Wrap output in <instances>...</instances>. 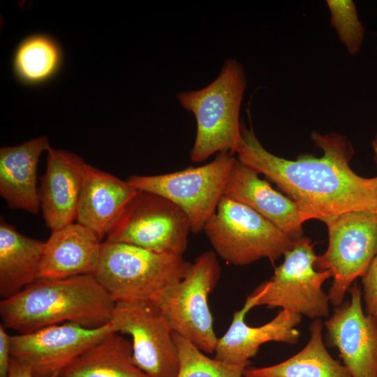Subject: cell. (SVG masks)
<instances>
[{"label":"cell","mask_w":377,"mask_h":377,"mask_svg":"<svg viewBox=\"0 0 377 377\" xmlns=\"http://www.w3.org/2000/svg\"><path fill=\"white\" fill-rule=\"evenodd\" d=\"M311 140L322 149L321 157L302 154L288 160L267 151L253 129L242 123L235 153L241 162L276 184L296 204L304 221L326 223L346 212L375 211L377 177H363L350 168L354 150L347 138L313 131Z\"/></svg>","instance_id":"1"},{"label":"cell","mask_w":377,"mask_h":377,"mask_svg":"<svg viewBox=\"0 0 377 377\" xmlns=\"http://www.w3.org/2000/svg\"><path fill=\"white\" fill-rule=\"evenodd\" d=\"M115 303L93 274L38 279L3 299L0 315L18 334L65 323L96 328L110 322Z\"/></svg>","instance_id":"2"},{"label":"cell","mask_w":377,"mask_h":377,"mask_svg":"<svg viewBox=\"0 0 377 377\" xmlns=\"http://www.w3.org/2000/svg\"><path fill=\"white\" fill-rule=\"evenodd\" d=\"M243 66L227 59L217 77L206 87L180 92V105L196 121V135L190 152L191 160L200 163L214 154H235L241 135L239 113L246 89Z\"/></svg>","instance_id":"3"},{"label":"cell","mask_w":377,"mask_h":377,"mask_svg":"<svg viewBox=\"0 0 377 377\" xmlns=\"http://www.w3.org/2000/svg\"><path fill=\"white\" fill-rule=\"evenodd\" d=\"M190 265L183 256L105 240L94 276L115 302L151 301L179 281Z\"/></svg>","instance_id":"4"},{"label":"cell","mask_w":377,"mask_h":377,"mask_svg":"<svg viewBox=\"0 0 377 377\" xmlns=\"http://www.w3.org/2000/svg\"><path fill=\"white\" fill-rule=\"evenodd\" d=\"M203 232L215 253L236 266L263 258L275 260L295 243L255 210L224 195Z\"/></svg>","instance_id":"5"},{"label":"cell","mask_w":377,"mask_h":377,"mask_svg":"<svg viewBox=\"0 0 377 377\" xmlns=\"http://www.w3.org/2000/svg\"><path fill=\"white\" fill-rule=\"evenodd\" d=\"M214 251L200 255L185 276L152 300L169 321L175 333L188 339L204 353L215 351L218 338L208 296L221 276Z\"/></svg>","instance_id":"6"},{"label":"cell","mask_w":377,"mask_h":377,"mask_svg":"<svg viewBox=\"0 0 377 377\" xmlns=\"http://www.w3.org/2000/svg\"><path fill=\"white\" fill-rule=\"evenodd\" d=\"M236 160L234 154L222 151L201 166L162 175H132L127 182L175 204L187 216L191 232L198 233L216 212Z\"/></svg>","instance_id":"7"},{"label":"cell","mask_w":377,"mask_h":377,"mask_svg":"<svg viewBox=\"0 0 377 377\" xmlns=\"http://www.w3.org/2000/svg\"><path fill=\"white\" fill-rule=\"evenodd\" d=\"M283 256L272 278L253 292L258 296L256 306L281 307L311 319L328 316L330 302L322 286L332 275L316 270L318 256L311 240L302 236Z\"/></svg>","instance_id":"8"},{"label":"cell","mask_w":377,"mask_h":377,"mask_svg":"<svg viewBox=\"0 0 377 377\" xmlns=\"http://www.w3.org/2000/svg\"><path fill=\"white\" fill-rule=\"evenodd\" d=\"M190 232V221L178 206L162 196L138 190L111 226L105 240L183 256Z\"/></svg>","instance_id":"9"},{"label":"cell","mask_w":377,"mask_h":377,"mask_svg":"<svg viewBox=\"0 0 377 377\" xmlns=\"http://www.w3.org/2000/svg\"><path fill=\"white\" fill-rule=\"evenodd\" d=\"M325 224L328 246L323 254L318 256L315 267L332 273L333 280L327 295L332 304L337 306L377 254V214L369 210L348 212Z\"/></svg>","instance_id":"10"},{"label":"cell","mask_w":377,"mask_h":377,"mask_svg":"<svg viewBox=\"0 0 377 377\" xmlns=\"http://www.w3.org/2000/svg\"><path fill=\"white\" fill-rule=\"evenodd\" d=\"M110 323L115 332L132 337L133 361L148 377H177L179 353L172 328L151 301L115 303Z\"/></svg>","instance_id":"11"},{"label":"cell","mask_w":377,"mask_h":377,"mask_svg":"<svg viewBox=\"0 0 377 377\" xmlns=\"http://www.w3.org/2000/svg\"><path fill=\"white\" fill-rule=\"evenodd\" d=\"M114 332L111 323L96 328L65 323L11 337L12 358L34 377H60L89 348Z\"/></svg>","instance_id":"12"},{"label":"cell","mask_w":377,"mask_h":377,"mask_svg":"<svg viewBox=\"0 0 377 377\" xmlns=\"http://www.w3.org/2000/svg\"><path fill=\"white\" fill-rule=\"evenodd\" d=\"M348 292L350 300L335 306L325 322L327 340L353 377H377V316L363 311L356 283Z\"/></svg>","instance_id":"13"},{"label":"cell","mask_w":377,"mask_h":377,"mask_svg":"<svg viewBox=\"0 0 377 377\" xmlns=\"http://www.w3.org/2000/svg\"><path fill=\"white\" fill-rule=\"evenodd\" d=\"M258 300L251 293L239 311L233 314L232 320L226 333L218 339L214 358L231 364H249L260 346L269 341L296 343L300 332L297 326L302 321V315L282 309L269 322L258 327L249 326L245 322L246 313L253 307Z\"/></svg>","instance_id":"14"},{"label":"cell","mask_w":377,"mask_h":377,"mask_svg":"<svg viewBox=\"0 0 377 377\" xmlns=\"http://www.w3.org/2000/svg\"><path fill=\"white\" fill-rule=\"evenodd\" d=\"M38 189L40 209L51 231L76 221L87 163L72 152L50 147Z\"/></svg>","instance_id":"15"},{"label":"cell","mask_w":377,"mask_h":377,"mask_svg":"<svg viewBox=\"0 0 377 377\" xmlns=\"http://www.w3.org/2000/svg\"><path fill=\"white\" fill-rule=\"evenodd\" d=\"M251 167L235 161L223 195L251 207L296 241L303 236V216L296 204L274 189Z\"/></svg>","instance_id":"16"},{"label":"cell","mask_w":377,"mask_h":377,"mask_svg":"<svg viewBox=\"0 0 377 377\" xmlns=\"http://www.w3.org/2000/svg\"><path fill=\"white\" fill-rule=\"evenodd\" d=\"M101 239L77 222L52 231L44 244L39 279H59L93 274Z\"/></svg>","instance_id":"17"},{"label":"cell","mask_w":377,"mask_h":377,"mask_svg":"<svg viewBox=\"0 0 377 377\" xmlns=\"http://www.w3.org/2000/svg\"><path fill=\"white\" fill-rule=\"evenodd\" d=\"M137 192L127 181L87 164L76 222L92 230L102 240Z\"/></svg>","instance_id":"18"},{"label":"cell","mask_w":377,"mask_h":377,"mask_svg":"<svg viewBox=\"0 0 377 377\" xmlns=\"http://www.w3.org/2000/svg\"><path fill=\"white\" fill-rule=\"evenodd\" d=\"M50 147L48 138L40 136L0 149V195L10 208L32 214L39 212L38 163Z\"/></svg>","instance_id":"19"},{"label":"cell","mask_w":377,"mask_h":377,"mask_svg":"<svg viewBox=\"0 0 377 377\" xmlns=\"http://www.w3.org/2000/svg\"><path fill=\"white\" fill-rule=\"evenodd\" d=\"M44 244L20 233L1 217L0 296L3 299L39 279Z\"/></svg>","instance_id":"20"},{"label":"cell","mask_w":377,"mask_h":377,"mask_svg":"<svg viewBox=\"0 0 377 377\" xmlns=\"http://www.w3.org/2000/svg\"><path fill=\"white\" fill-rule=\"evenodd\" d=\"M323 323L314 319L310 338L297 354L279 364L246 367L244 377H353L348 369L328 353L323 340Z\"/></svg>","instance_id":"21"},{"label":"cell","mask_w":377,"mask_h":377,"mask_svg":"<svg viewBox=\"0 0 377 377\" xmlns=\"http://www.w3.org/2000/svg\"><path fill=\"white\" fill-rule=\"evenodd\" d=\"M132 356V344L112 332L82 353L60 377H148Z\"/></svg>","instance_id":"22"},{"label":"cell","mask_w":377,"mask_h":377,"mask_svg":"<svg viewBox=\"0 0 377 377\" xmlns=\"http://www.w3.org/2000/svg\"><path fill=\"white\" fill-rule=\"evenodd\" d=\"M63 61L62 48L54 38L34 34L24 38L16 46L12 69L21 84L38 87L52 80L60 71Z\"/></svg>","instance_id":"23"},{"label":"cell","mask_w":377,"mask_h":377,"mask_svg":"<svg viewBox=\"0 0 377 377\" xmlns=\"http://www.w3.org/2000/svg\"><path fill=\"white\" fill-rule=\"evenodd\" d=\"M179 359L177 377H244L249 364H231L210 358L188 339L173 332Z\"/></svg>","instance_id":"24"},{"label":"cell","mask_w":377,"mask_h":377,"mask_svg":"<svg viewBox=\"0 0 377 377\" xmlns=\"http://www.w3.org/2000/svg\"><path fill=\"white\" fill-rule=\"evenodd\" d=\"M330 24L350 54L355 55L364 40V28L352 0H327Z\"/></svg>","instance_id":"25"},{"label":"cell","mask_w":377,"mask_h":377,"mask_svg":"<svg viewBox=\"0 0 377 377\" xmlns=\"http://www.w3.org/2000/svg\"><path fill=\"white\" fill-rule=\"evenodd\" d=\"M366 313L377 316V254L362 276Z\"/></svg>","instance_id":"26"},{"label":"cell","mask_w":377,"mask_h":377,"mask_svg":"<svg viewBox=\"0 0 377 377\" xmlns=\"http://www.w3.org/2000/svg\"><path fill=\"white\" fill-rule=\"evenodd\" d=\"M6 327L0 325V377H8L12 360L11 337L6 331Z\"/></svg>","instance_id":"27"},{"label":"cell","mask_w":377,"mask_h":377,"mask_svg":"<svg viewBox=\"0 0 377 377\" xmlns=\"http://www.w3.org/2000/svg\"><path fill=\"white\" fill-rule=\"evenodd\" d=\"M8 377H34L28 367L13 359L10 361Z\"/></svg>","instance_id":"28"},{"label":"cell","mask_w":377,"mask_h":377,"mask_svg":"<svg viewBox=\"0 0 377 377\" xmlns=\"http://www.w3.org/2000/svg\"><path fill=\"white\" fill-rule=\"evenodd\" d=\"M371 146L374 151V156L376 163H377V133L371 142Z\"/></svg>","instance_id":"29"},{"label":"cell","mask_w":377,"mask_h":377,"mask_svg":"<svg viewBox=\"0 0 377 377\" xmlns=\"http://www.w3.org/2000/svg\"><path fill=\"white\" fill-rule=\"evenodd\" d=\"M374 212H376V214H377V206H376V209H375V211H374Z\"/></svg>","instance_id":"30"},{"label":"cell","mask_w":377,"mask_h":377,"mask_svg":"<svg viewBox=\"0 0 377 377\" xmlns=\"http://www.w3.org/2000/svg\"><path fill=\"white\" fill-rule=\"evenodd\" d=\"M377 49V48H376Z\"/></svg>","instance_id":"31"}]
</instances>
